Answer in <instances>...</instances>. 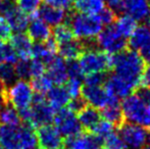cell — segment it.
<instances>
[{
  "label": "cell",
  "instance_id": "obj_1",
  "mask_svg": "<svg viewBox=\"0 0 150 149\" xmlns=\"http://www.w3.org/2000/svg\"><path fill=\"white\" fill-rule=\"evenodd\" d=\"M144 68L145 61L143 58L138 52L132 49H125L119 53L111 54V70L135 88L140 86Z\"/></svg>",
  "mask_w": 150,
  "mask_h": 149
},
{
  "label": "cell",
  "instance_id": "obj_2",
  "mask_svg": "<svg viewBox=\"0 0 150 149\" xmlns=\"http://www.w3.org/2000/svg\"><path fill=\"white\" fill-rule=\"evenodd\" d=\"M69 26L77 39L83 42H90L97 37L102 30L103 25L97 14L77 12L69 18Z\"/></svg>",
  "mask_w": 150,
  "mask_h": 149
},
{
  "label": "cell",
  "instance_id": "obj_3",
  "mask_svg": "<svg viewBox=\"0 0 150 149\" xmlns=\"http://www.w3.org/2000/svg\"><path fill=\"white\" fill-rule=\"evenodd\" d=\"M34 90L28 80L16 79L4 88L5 102L16 108L18 112L31 107L33 103Z\"/></svg>",
  "mask_w": 150,
  "mask_h": 149
},
{
  "label": "cell",
  "instance_id": "obj_4",
  "mask_svg": "<svg viewBox=\"0 0 150 149\" xmlns=\"http://www.w3.org/2000/svg\"><path fill=\"white\" fill-rule=\"evenodd\" d=\"M79 64L84 75L93 73H107L111 71V54L97 49L94 46H86L79 57Z\"/></svg>",
  "mask_w": 150,
  "mask_h": 149
},
{
  "label": "cell",
  "instance_id": "obj_5",
  "mask_svg": "<svg viewBox=\"0 0 150 149\" xmlns=\"http://www.w3.org/2000/svg\"><path fill=\"white\" fill-rule=\"evenodd\" d=\"M120 106L125 121L150 129V110L148 104L136 94H131L125 98Z\"/></svg>",
  "mask_w": 150,
  "mask_h": 149
},
{
  "label": "cell",
  "instance_id": "obj_6",
  "mask_svg": "<svg viewBox=\"0 0 150 149\" xmlns=\"http://www.w3.org/2000/svg\"><path fill=\"white\" fill-rule=\"evenodd\" d=\"M55 112L47 102L45 95L34 93L33 103L30 108V119L26 125L31 126L34 129L49 125L53 121Z\"/></svg>",
  "mask_w": 150,
  "mask_h": 149
},
{
  "label": "cell",
  "instance_id": "obj_7",
  "mask_svg": "<svg viewBox=\"0 0 150 149\" xmlns=\"http://www.w3.org/2000/svg\"><path fill=\"white\" fill-rule=\"evenodd\" d=\"M96 44L98 48L108 54H115L127 49V38L120 34L115 25L111 24L105 27L97 35Z\"/></svg>",
  "mask_w": 150,
  "mask_h": 149
},
{
  "label": "cell",
  "instance_id": "obj_8",
  "mask_svg": "<svg viewBox=\"0 0 150 149\" xmlns=\"http://www.w3.org/2000/svg\"><path fill=\"white\" fill-rule=\"evenodd\" d=\"M0 16H2L9 24L12 32H25L29 24L28 14L23 12L13 1H0Z\"/></svg>",
  "mask_w": 150,
  "mask_h": 149
},
{
  "label": "cell",
  "instance_id": "obj_9",
  "mask_svg": "<svg viewBox=\"0 0 150 149\" xmlns=\"http://www.w3.org/2000/svg\"><path fill=\"white\" fill-rule=\"evenodd\" d=\"M120 136L127 149H142L148 138L146 128L125 121L119 128Z\"/></svg>",
  "mask_w": 150,
  "mask_h": 149
},
{
  "label": "cell",
  "instance_id": "obj_10",
  "mask_svg": "<svg viewBox=\"0 0 150 149\" xmlns=\"http://www.w3.org/2000/svg\"><path fill=\"white\" fill-rule=\"evenodd\" d=\"M52 123L60 135L65 138L82 132V127L77 114L69 107H62L56 110Z\"/></svg>",
  "mask_w": 150,
  "mask_h": 149
},
{
  "label": "cell",
  "instance_id": "obj_11",
  "mask_svg": "<svg viewBox=\"0 0 150 149\" xmlns=\"http://www.w3.org/2000/svg\"><path fill=\"white\" fill-rule=\"evenodd\" d=\"M128 46L138 52L145 62H150V27L147 25L137 26L130 37Z\"/></svg>",
  "mask_w": 150,
  "mask_h": 149
},
{
  "label": "cell",
  "instance_id": "obj_12",
  "mask_svg": "<svg viewBox=\"0 0 150 149\" xmlns=\"http://www.w3.org/2000/svg\"><path fill=\"white\" fill-rule=\"evenodd\" d=\"M81 96L86 101V103L97 109H101L113 100H119L112 97L102 86H83Z\"/></svg>",
  "mask_w": 150,
  "mask_h": 149
},
{
  "label": "cell",
  "instance_id": "obj_13",
  "mask_svg": "<svg viewBox=\"0 0 150 149\" xmlns=\"http://www.w3.org/2000/svg\"><path fill=\"white\" fill-rule=\"evenodd\" d=\"M36 136L39 149H62V136L51 124L37 128Z\"/></svg>",
  "mask_w": 150,
  "mask_h": 149
},
{
  "label": "cell",
  "instance_id": "obj_14",
  "mask_svg": "<svg viewBox=\"0 0 150 149\" xmlns=\"http://www.w3.org/2000/svg\"><path fill=\"white\" fill-rule=\"evenodd\" d=\"M102 146V139L93 133L80 132L67 137L62 149H99Z\"/></svg>",
  "mask_w": 150,
  "mask_h": 149
},
{
  "label": "cell",
  "instance_id": "obj_15",
  "mask_svg": "<svg viewBox=\"0 0 150 149\" xmlns=\"http://www.w3.org/2000/svg\"><path fill=\"white\" fill-rule=\"evenodd\" d=\"M105 89L106 91L110 94L112 97L117 98V99H125L126 97L130 96L133 94L134 90L136 88L127 81L122 80L119 76L115 74H112L110 76H107L106 80H105Z\"/></svg>",
  "mask_w": 150,
  "mask_h": 149
},
{
  "label": "cell",
  "instance_id": "obj_16",
  "mask_svg": "<svg viewBox=\"0 0 150 149\" xmlns=\"http://www.w3.org/2000/svg\"><path fill=\"white\" fill-rule=\"evenodd\" d=\"M26 31L32 41L35 42H45L52 36L51 27L40 18L37 12L31 16Z\"/></svg>",
  "mask_w": 150,
  "mask_h": 149
},
{
  "label": "cell",
  "instance_id": "obj_17",
  "mask_svg": "<svg viewBox=\"0 0 150 149\" xmlns=\"http://www.w3.org/2000/svg\"><path fill=\"white\" fill-rule=\"evenodd\" d=\"M125 12L130 16H132L136 22L149 24V0H125Z\"/></svg>",
  "mask_w": 150,
  "mask_h": 149
},
{
  "label": "cell",
  "instance_id": "obj_18",
  "mask_svg": "<svg viewBox=\"0 0 150 149\" xmlns=\"http://www.w3.org/2000/svg\"><path fill=\"white\" fill-rule=\"evenodd\" d=\"M46 75L51 79L54 85H63L69 79L67 60L60 56H55L46 64Z\"/></svg>",
  "mask_w": 150,
  "mask_h": 149
},
{
  "label": "cell",
  "instance_id": "obj_19",
  "mask_svg": "<svg viewBox=\"0 0 150 149\" xmlns=\"http://www.w3.org/2000/svg\"><path fill=\"white\" fill-rule=\"evenodd\" d=\"M9 45L16 51L20 59H29L31 58L33 41L27 33L16 32L9 38Z\"/></svg>",
  "mask_w": 150,
  "mask_h": 149
},
{
  "label": "cell",
  "instance_id": "obj_20",
  "mask_svg": "<svg viewBox=\"0 0 150 149\" xmlns=\"http://www.w3.org/2000/svg\"><path fill=\"white\" fill-rule=\"evenodd\" d=\"M58 45L52 38L45 42H36L33 44L31 52V58L40 59L47 64L52 58H54L57 53Z\"/></svg>",
  "mask_w": 150,
  "mask_h": 149
},
{
  "label": "cell",
  "instance_id": "obj_21",
  "mask_svg": "<svg viewBox=\"0 0 150 149\" xmlns=\"http://www.w3.org/2000/svg\"><path fill=\"white\" fill-rule=\"evenodd\" d=\"M85 47L86 45L83 41L74 38L65 43L58 45L57 51L60 57H62L67 61H69V60H77L85 50Z\"/></svg>",
  "mask_w": 150,
  "mask_h": 149
},
{
  "label": "cell",
  "instance_id": "obj_22",
  "mask_svg": "<svg viewBox=\"0 0 150 149\" xmlns=\"http://www.w3.org/2000/svg\"><path fill=\"white\" fill-rule=\"evenodd\" d=\"M37 14L50 27H55L57 25L62 24L67 18L65 10L52 7V6L46 5V4L39 8Z\"/></svg>",
  "mask_w": 150,
  "mask_h": 149
},
{
  "label": "cell",
  "instance_id": "obj_23",
  "mask_svg": "<svg viewBox=\"0 0 150 149\" xmlns=\"http://www.w3.org/2000/svg\"><path fill=\"white\" fill-rule=\"evenodd\" d=\"M46 100L53 109L58 110L65 107L71 100L69 93L62 85H54L46 94Z\"/></svg>",
  "mask_w": 150,
  "mask_h": 149
},
{
  "label": "cell",
  "instance_id": "obj_24",
  "mask_svg": "<svg viewBox=\"0 0 150 149\" xmlns=\"http://www.w3.org/2000/svg\"><path fill=\"white\" fill-rule=\"evenodd\" d=\"M101 109H102L100 112L101 117H103L105 121L112 124L115 127L120 128L125 123V117L122 114L120 100H113Z\"/></svg>",
  "mask_w": 150,
  "mask_h": 149
},
{
  "label": "cell",
  "instance_id": "obj_25",
  "mask_svg": "<svg viewBox=\"0 0 150 149\" xmlns=\"http://www.w3.org/2000/svg\"><path fill=\"white\" fill-rule=\"evenodd\" d=\"M77 117L82 129L88 130V131H92L101 119L100 112L97 108L88 105V104L78 112Z\"/></svg>",
  "mask_w": 150,
  "mask_h": 149
},
{
  "label": "cell",
  "instance_id": "obj_26",
  "mask_svg": "<svg viewBox=\"0 0 150 149\" xmlns=\"http://www.w3.org/2000/svg\"><path fill=\"white\" fill-rule=\"evenodd\" d=\"M18 149H36L37 136L35 129L29 125H21L18 128Z\"/></svg>",
  "mask_w": 150,
  "mask_h": 149
},
{
  "label": "cell",
  "instance_id": "obj_27",
  "mask_svg": "<svg viewBox=\"0 0 150 149\" xmlns=\"http://www.w3.org/2000/svg\"><path fill=\"white\" fill-rule=\"evenodd\" d=\"M18 128L8 126L0 127V145L3 149H18Z\"/></svg>",
  "mask_w": 150,
  "mask_h": 149
},
{
  "label": "cell",
  "instance_id": "obj_28",
  "mask_svg": "<svg viewBox=\"0 0 150 149\" xmlns=\"http://www.w3.org/2000/svg\"><path fill=\"white\" fill-rule=\"evenodd\" d=\"M71 6L78 12L98 14L105 6L104 0H71Z\"/></svg>",
  "mask_w": 150,
  "mask_h": 149
},
{
  "label": "cell",
  "instance_id": "obj_29",
  "mask_svg": "<svg viewBox=\"0 0 150 149\" xmlns=\"http://www.w3.org/2000/svg\"><path fill=\"white\" fill-rule=\"evenodd\" d=\"M0 124L1 126H8V127H18L22 125L20 113L14 107L7 104L2 107L0 110Z\"/></svg>",
  "mask_w": 150,
  "mask_h": 149
},
{
  "label": "cell",
  "instance_id": "obj_30",
  "mask_svg": "<svg viewBox=\"0 0 150 149\" xmlns=\"http://www.w3.org/2000/svg\"><path fill=\"white\" fill-rule=\"evenodd\" d=\"M115 27L122 36L128 39L137 28V22L129 14H124L115 20Z\"/></svg>",
  "mask_w": 150,
  "mask_h": 149
},
{
  "label": "cell",
  "instance_id": "obj_31",
  "mask_svg": "<svg viewBox=\"0 0 150 149\" xmlns=\"http://www.w3.org/2000/svg\"><path fill=\"white\" fill-rule=\"evenodd\" d=\"M31 86L35 93L46 95V94L48 93V91L54 86V84H53V82L51 81V79H50L45 73V74L39 76V77L33 78V79H32Z\"/></svg>",
  "mask_w": 150,
  "mask_h": 149
},
{
  "label": "cell",
  "instance_id": "obj_32",
  "mask_svg": "<svg viewBox=\"0 0 150 149\" xmlns=\"http://www.w3.org/2000/svg\"><path fill=\"white\" fill-rule=\"evenodd\" d=\"M52 36H53L52 39L56 42L57 45L63 44V43H65V42L69 41V40L75 38L71 27L67 24H64V23L55 26L53 32H52Z\"/></svg>",
  "mask_w": 150,
  "mask_h": 149
},
{
  "label": "cell",
  "instance_id": "obj_33",
  "mask_svg": "<svg viewBox=\"0 0 150 149\" xmlns=\"http://www.w3.org/2000/svg\"><path fill=\"white\" fill-rule=\"evenodd\" d=\"M18 79L14 70V64L2 62L0 64V84L4 88Z\"/></svg>",
  "mask_w": 150,
  "mask_h": 149
},
{
  "label": "cell",
  "instance_id": "obj_34",
  "mask_svg": "<svg viewBox=\"0 0 150 149\" xmlns=\"http://www.w3.org/2000/svg\"><path fill=\"white\" fill-rule=\"evenodd\" d=\"M42 2L43 0H16V4L23 12L31 16L39 10Z\"/></svg>",
  "mask_w": 150,
  "mask_h": 149
},
{
  "label": "cell",
  "instance_id": "obj_35",
  "mask_svg": "<svg viewBox=\"0 0 150 149\" xmlns=\"http://www.w3.org/2000/svg\"><path fill=\"white\" fill-rule=\"evenodd\" d=\"M102 145L104 146V149H125L124 142L120 134L115 133V131L103 138Z\"/></svg>",
  "mask_w": 150,
  "mask_h": 149
},
{
  "label": "cell",
  "instance_id": "obj_36",
  "mask_svg": "<svg viewBox=\"0 0 150 149\" xmlns=\"http://www.w3.org/2000/svg\"><path fill=\"white\" fill-rule=\"evenodd\" d=\"M65 90L69 93V97L71 98H76L81 96V91H82V87H83V82L80 79H74V78H69L67 81L65 82Z\"/></svg>",
  "mask_w": 150,
  "mask_h": 149
},
{
  "label": "cell",
  "instance_id": "obj_37",
  "mask_svg": "<svg viewBox=\"0 0 150 149\" xmlns=\"http://www.w3.org/2000/svg\"><path fill=\"white\" fill-rule=\"evenodd\" d=\"M115 127L111 123L105 121V119H103V121H101L100 119L99 123L95 126L94 129H93L91 132H92L93 134H95L96 136H98L99 138L103 139V138L106 137L107 135H109L110 133H112V132L115 131Z\"/></svg>",
  "mask_w": 150,
  "mask_h": 149
},
{
  "label": "cell",
  "instance_id": "obj_38",
  "mask_svg": "<svg viewBox=\"0 0 150 149\" xmlns=\"http://www.w3.org/2000/svg\"><path fill=\"white\" fill-rule=\"evenodd\" d=\"M29 68H30V78L33 79V78L45 74L46 64L40 59L30 58L29 59Z\"/></svg>",
  "mask_w": 150,
  "mask_h": 149
},
{
  "label": "cell",
  "instance_id": "obj_39",
  "mask_svg": "<svg viewBox=\"0 0 150 149\" xmlns=\"http://www.w3.org/2000/svg\"><path fill=\"white\" fill-rule=\"evenodd\" d=\"M29 59H18V61L14 64V70H16V74L18 79L28 80L30 78Z\"/></svg>",
  "mask_w": 150,
  "mask_h": 149
},
{
  "label": "cell",
  "instance_id": "obj_40",
  "mask_svg": "<svg viewBox=\"0 0 150 149\" xmlns=\"http://www.w3.org/2000/svg\"><path fill=\"white\" fill-rule=\"evenodd\" d=\"M106 78V73H93L86 75V77H84V81L85 85L88 86H102L105 83Z\"/></svg>",
  "mask_w": 150,
  "mask_h": 149
},
{
  "label": "cell",
  "instance_id": "obj_41",
  "mask_svg": "<svg viewBox=\"0 0 150 149\" xmlns=\"http://www.w3.org/2000/svg\"><path fill=\"white\" fill-rule=\"evenodd\" d=\"M67 70L69 78H74V79H84V73L80 66L79 62L77 60H69L67 61Z\"/></svg>",
  "mask_w": 150,
  "mask_h": 149
},
{
  "label": "cell",
  "instance_id": "obj_42",
  "mask_svg": "<svg viewBox=\"0 0 150 149\" xmlns=\"http://www.w3.org/2000/svg\"><path fill=\"white\" fill-rule=\"evenodd\" d=\"M97 16L100 18L102 25H104V26H108V25L113 24L115 22V20H117V14L111 9H109L108 7H105V6Z\"/></svg>",
  "mask_w": 150,
  "mask_h": 149
},
{
  "label": "cell",
  "instance_id": "obj_43",
  "mask_svg": "<svg viewBox=\"0 0 150 149\" xmlns=\"http://www.w3.org/2000/svg\"><path fill=\"white\" fill-rule=\"evenodd\" d=\"M11 35L12 30L10 28L9 24L3 16H0V40L5 41L6 39H9Z\"/></svg>",
  "mask_w": 150,
  "mask_h": 149
},
{
  "label": "cell",
  "instance_id": "obj_44",
  "mask_svg": "<svg viewBox=\"0 0 150 149\" xmlns=\"http://www.w3.org/2000/svg\"><path fill=\"white\" fill-rule=\"evenodd\" d=\"M86 105H87V103H86V101L83 99V97H82V96H79V97L71 98V99L69 100V103H67V106L71 110H73L74 112L78 113L81 109H83Z\"/></svg>",
  "mask_w": 150,
  "mask_h": 149
},
{
  "label": "cell",
  "instance_id": "obj_45",
  "mask_svg": "<svg viewBox=\"0 0 150 149\" xmlns=\"http://www.w3.org/2000/svg\"><path fill=\"white\" fill-rule=\"evenodd\" d=\"M107 7L111 9L115 14L125 12V0H104Z\"/></svg>",
  "mask_w": 150,
  "mask_h": 149
},
{
  "label": "cell",
  "instance_id": "obj_46",
  "mask_svg": "<svg viewBox=\"0 0 150 149\" xmlns=\"http://www.w3.org/2000/svg\"><path fill=\"white\" fill-rule=\"evenodd\" d=\"M46 5L59 8L62 10H69L71 7V0H43Z\"/></svg>",
  "mask_w": 150,
  "mask_h": 149
},
{
  "label": "cell",
  "instance_id": "obj_47",
  "mask_svg": "<svg viewBox=\"0 0 150 149\" xmlns=\"http://www.w3.org/2000/svg\"><path fill=\"white\" fill-rule=\"evenodd\" d=\"M140 85L144 86V87L150 88V62L147 66H145L144 71L141 76V81Z\"/></svg>",
  "mask_w": 150,
  "mask_h": 149
},
{
  "label": "cell",
  "instance_id": "obj_48",
  "mask_svg": "<svg viewBox=\"0 0 150 149\" xmlns=\"http://www.w3.org/2000/svg\"><path fill=\"white\" fill-rule=\"evenodd\" d=\"M8 47H9V44H7L3 40H0V64L5 61Z\"/></svg>",
  "mask_w": 150,
  "mask_h": 149
},
{
  "label": "cell",
  "instance_id": "obj_49",
  "mask_svg": "<svg viewBox=\"0 0 150 149\" xmlns=\"http://www.w3.org/2000/svg\"><path fill=\"white\" fill-rule=\"evenodd\" d=\"M5 104L6 102H5V96H4V87L0 84V110L2 109V107Z\"/></svg>",
  "mask_w": 150,
  "mask_h": 149
},
{
  "label": "cell",
  "instance_id": "obj_50",
  "mask_svg": "<svg viewBox=\"0 0 150 149\" xmlns=\"http://www.w3.org/2000/svg\"><path fill=\"white\" fill-rule=\"evenodd\" d=\"M142 149H150V133L148 134V138H147V141L145 143V145L143 146Z\"/></svg>",
  "mask_w": 150,
  "mask_h": 149
},
{
  "label": "cell",
  "instance_id": "obj_51",
  "mask_svg": "<svg viewBox=\"0 0 150 149\" xmlns=\"http://www.w3.org/2000/svg\"><path fill=\"white\" fill-rule=\"evenodd\" d=\"M148 107H149V110H150V100H149V102H148Z\"/></svg>",
  "mask_w": 150,
  "mask_h": 149
},
{
  "label": "cell",
  "instance_id": "obj_52",
  "mask_svg": "<svg viewBox=\"0 0 150 149\" xmlns=\"http://www.w3.org/2000/svg\"><path fill=\"white\" fill-rule=\"evenodd\" d=\"M0 149H3V148H2V146H1V145H0Z\"/></svg>",
  "mask_w": 150,
  "mask_h": 149
},
{
  "label": "cell",
  "instance_id": "obj_53",
  "mask_svg": "<svg viewBox=\"0 0 150 149\" xmlns=\"http://www.w3.org/2000/svg\"><path fill=\"white\" fill-rule=\"evenodd\" d=\"M8 1H13V0H8Z\"/></svg>",
  "mask_w": 150,
  "mask_h": 149
},
{
  "label": "cell",
  "instance_id": "obj_54",
  "mask_svg": "<svg viewBox=\"0 0 150 149\" xmlns=\"http://www.w3.org/2000/svg\"><path fill=\"white\" fill-rule=\"evenodd\" d=\"M99 149H104V148H99Z\"/></svg>",
  "mask_w": 150,
  "mask_h": 149
},
{
  "label": "cell",
  "instance_id": "obj_55",
  "mask_svg": "<svg viewBox=\"0 0 150 149\" xmlns=\"http://www.w3.org/2000/svg\"><path fill=\"white\" fill-rule=\"evenodd\" d=\"M149 24H150V22H149Z\"/></svg>",
  "mask_w": 150,
  "mask_h": 149
},
{
  "label": "cell",
  "instance_id": "obj_56",
  "mask_svg": "<svg viewBox=\"0 0 150 149\" xmlns=\"http://www.w3.org/2000/svg\"><path fill=\"white\" fill-rule=\"evenodd\" d=\"M0 1H1V0H0Z\"/></svg>",
  "mask_w": 150,
  "mask_h": 149
}]
</instances>
